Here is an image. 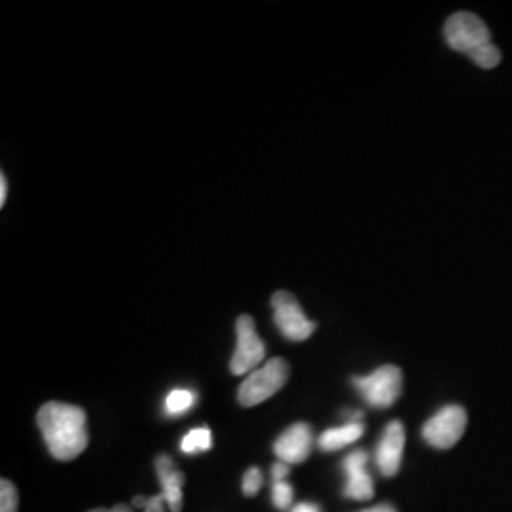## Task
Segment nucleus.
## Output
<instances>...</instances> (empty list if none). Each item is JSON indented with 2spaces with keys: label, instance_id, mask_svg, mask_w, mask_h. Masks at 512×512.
<instances>
[{
  "label": "nucleus",
  "instance_id": "7",
  "mask_svg": "<svg viewBox=\"0 0 512 512\" xmlns=\"http://www.w3.org/2000/svg\"><path fill=\"white\" fill-rule=\"evenodd\" d=\"M238 332V348L232 357L230 370L232 374H251L266 359V348L258 336L255 319L251 315H241L236 325Z\"/></svg>",
  "mask_w": 512,
  "mask_h": 512
},
{
  "label": "nucleus",
  "instance_id": "4",
  "mask_svg": "<svg viewBox=\"0 0 512 512\" xmlns=\"http://www.w3.org/2000/svg\"><path fill=\"white\" fill-rule=\"evenodd\" d=\"M444 38L450 48L467 55L492 42L486 23L473 12H458L446 19Z\"/></svg>",
  "mask_w": 512,
  "mask_h": 512
},
{
  "label": "nucleus",
  "instance_id": "12",
  "mask_svg": "<svg viewBox=\"0 0 512 512\" xmlns=\"http://www.w3.org/2000/svg\"><path fill=\"white\" fill-rule=\"evenodd\" d=\"M365 433V425L361 421H349L342 427H334L327 429L321 437H319V448L323 452H336L342 450L349 444L357 442Z\"/></svg>",
  "mask_w": 512,
  "mask_h": 512
},
{
  "label": "nucleus",
  "instance_id": "22",
  "mask_svg": "<svg viewBox=\"0 0 512 512\" xmlns=\"http://www.w3.org/2000/svg\"><path fill=\"white\" fill-rule=\"evenodd\" d=\"M6 196H8V183H6V177L2 175L0 177V205L6 203Z\"/></svg>",
  "mask_w": 512,
  "mask_h": 512
},
{
  "label": "nucleus",
  "instance_id": "25",
  "mask_svg": "<svg viewBox=\"0 0 512 512\" xmlns=\"http://www.w3.org/2000/svg\"><path fill=\"white\" fill-rule=\"evenodd\" d=\"M145 505H147V499H145L143 495H137V497L133 499V507H135V509H145Z\"/></svg>",
  "mask_w": 512,
  "mask_h": 512
},
{
  "label": "nucleus",
  "instance_id": "6",
  "mask_svg": "<svg viewBox=\"0 0 512 512\" xmlns=\"http://www.w3.org/2000/svg\"><path fill=\"white\" fill-rule=\"evenodd\" d=\"M275 327L291 342H304L315 332V323L310 321L300 308L298 300L287 291H277L272 296Z\"/></svg>",
  "mask_w": 512,
  "mask_h": 512
},
{
  "label": "nucleus",
  "instance_id": "18",
  "mask_svg": "<svg viewBox=\"0 0 512 512\" xmlns=\"http://www.w3.org/2000/svg\"><path fill=\"white\" fill-rule=\"evenodd\" d=\"M262 484H264V476L260 473V469L258 467H251L243 476V494L247 495V497H253V495L260 492Z\"/></svg>",
  "mask_w": 512,
  "mask_h": 512
},
{
  "label": "nucleus",
  "instance_id": "3",
  "mask_svg": "<svg viewBox=\"0 0 512 512\" xmlns=\"http://www.w3.org/2000/svg\"><path fill=\"white\" fill-rule=\"evenodd\" d=\"M355 389L374 408H389L403 393V372L399 366L385 365L363 378H353Z\"/></svg>",
  "mask_w": 512,
  "mask_h": 512
},
{
  "label": "nucleus",
  "instance_id": "5",
  "mask_svg": "<svg viewBox=\"0 0 512 512\" xmlns=\"http://www.w3.org/2000/svg\"><path fill=\"white\" fill-rule=\"evenodd\" d=\"M467 427V412L459 404H448L423 425V439L439 450H448L458 442Z\"/></svg>",
  "mask_w": 512,
  "mask_h": 512
},
{
  "label": "nucleus",
  "instance_id": "15",
  "mask_svg": "<svg viewBox=\"0 0 512 512\" xmlns=\"http://www.w3.org/2000/svg\"><path fill=\"white\" fill-rule=\"evenodd\" d=\"M469 57L475 61L480 69H494L501 63V50L490 42V44L478 48L475 52H471Z\"/></svg>",
  "mask_w": 512,
  "mask_h": 512
},
{
  "label": "nucleus",
  "instance_id": "16",
  "mask_svg": "<svg viewBox=\"0 0 512 512\" xmlns=\"http://www.w3.org/2000/svg\"><path fill=\"white\" fill-rule=\"evenodd\" d=\"M293 497V486L287 480H274L272 499H274L275 509H279V511L289 509L293 505Z\"/></svg>",
  "mask_w": 512,
  "mask_h": 512
},
{
  "label": "nucleus",
  "instance_id": "11",
  "mask_svg": "<svg viewBox=\"0 0 512 512\" xmlns=\"http://www.w3.org/2000/svg\"><path fill=\"white\" fill-rule=\"evenodd\" d=\"M156 471L160 478L162 494L169 505V511L181 512L183 509L184 475L167 456L156 459Z\"/></svg>",
  "mask_w": 512,
  "mask_h": 512
},
{
  "label": "nucleus",
  "instance_id": "14",
  "mask_svg": "<svg viewBox=\"0 0 512 512\" xmlns=\"http://www.w3.org/2000/svg\"><path fill=\"white\" fill-rule=\"evenodd\" d=\"M211 446H213V437H211V431L207 427L192 429L181 440V450H183L184 454L207 452V450H211Z\"/></svg>",
  "mask_w": 512,
  "mask_h": 512
},
{
  "label": "nucleus",
  "instance_id": "17",
  "mask_svg": "<svg viewBox=\"0 0 512 512\" xmlns=\"http://www.w3.org/2000/svg\"><path fill=\"white\" fill-rule=\"evenodd\" d=\"M16 511H18V490L10 480L2 478V482H0V512Z\"/></svg>",
  "mask_w": 512,
  "mask_h": 512
},
{
  "label": "nucleus",
  "instance_id": "10",
  "mask_svg": "<svg viewBox=\"0 0 512 512\" xmlns=\"http://www.w3.org/2000/svg\"><path fill=\"white\" fill-rule=\"evenodd\" d=\"M366 463H368V454L365 450H357L351 452L348 458L344 459L342 467L348 476L344 495L355 501H368L374 495V482L366 471Z\"/></svg>",
  "mask_w": 512,
  "mask_h": 512
},
{
  "label": "nucleus",
  "instance_id": "1",
  "mask_svg": "<svg viewBox=\"0 0 512 512\" xmlns=\"http://www.w3.org/2000/svg\"><path fill=\"white\" fill-rule=\"evenodd\" d=\"M37 421L55 459L71 461L88 448L86 412L82 408L67 403H46L38 410Z\"/></svg>",
  "mask_w": 512,
  "mask_h": 512
},
{
  "label": "nucleus",
  "instance_id": "19",
  "mask_svg": "<svg viewBox=\"0 0 512 512\" xmlns=\"http://www.w3.org/2000/svg\"><path fill=\"white\" fill-rule=\"evenodd\" d=\"M164 505H167L164 494L154 495V497H148L147 505H145V512H165Z\"/></svg>",
  "mask_w": 512,
  "mask_h": 512
},
{
  "label": "nucleus",
  "instance_id": "24",
  "mask_svg": "<svg viewBox=\"0 0 512 512\" xmlns=\"http://www.w3.org/2000/svg\"><path fill=\"white\" fill-rule=\"evenodd\" d=\"M361 512H397L395 511V507H391V505H378V507H372V509H365V511Z\"/></svg>",
  "mask_w": 512,
  "mask_h": 512
},
{
  "label": "nucleus",
  "instance_id": "8",
  "mask_svg": "<svg viewBox=\"0 0 512 512\" xmlns=\"http://www.w3.org/2000/svg\"><path fill=\"white\" fill-rule=\"evenodd\" d=\"M311 446H313V431L310 425L294 423L277 437L274 452L281 463L298 465L310 458Z\"/></svg>",
  "mask_w": 512,
  "mask_h": 512
},
{
  "label": "nucleus",
  "instance_id": "13",
  "mask_svg": "<svg viewBox=\"0 0 512 512\" xmlns=\"http://www.w3.org/2000/svg\"><path fill=\"white\" fill-rule=\"evenodd\" d=\"M196 404V393L192 389H173L165 399L167 416H183Z\"/></svg>",
  "mask_w": 512,
  "mask_h": 512
},
{
  "label": "nucleus",
  "instance_id": "20",
  "mask_svg": "<svg viewBox=\"0 0 512 512\" xmlns=\"http://www.w3.org/2000/svg\"><path fill=\"white\" fill-rule=\"evenodd\" d=\"M289 471H291V465H287V463H275L274 469H272V480H285L287 475H289Z\"/></svg>",
  "mask_w": 512,
  "mask_h": 512
},
{
  "label": "nucleus",
  "instance_id": "23",
  "mask_svg": "<svg viewBox=\"0 0 512 512\" xmlns=\"http://www.w3.org/2000/svg\"><path fill=\"white\" fill-rule=\"evenodd\" d=\"M90 512H133L128 505H116L114 509H93Z\"/></svg>",
  "mask_w": 512,
  "mask_h": 512
},
{
  "label": "nucleus",
  "instance_id": "9",
  "mask_svg": "<svg viewBox=\"0 0 512 512\" xmlns=\"http://www.w3.org/2000/svg\"><path fill=\"white\" fill-rule=\"evenodd\" d=\"M404 442H406V433L401 421H391L385 427L382 440L376 450V465L378 471L384 476H395L401 469L403 461Z\"/></svg>",
  "mask_w": 512,
  "mask_h": 512
},
{
  "label": "nucleus",
  "instance_id": "21",
  "mask_svg": "<svg viewBox=\"0 0 512 512\" xmlns=\"http://www.w3.org/2000/svg\"><path fill=\"white\" fill-rule=\"evenodd\" d=\"M291 512H321V509L313 503H298Z\"/></svg>",
  "mask_w": 512,
  "mask_h": 512
},
{
  "label": "nucleus",
  "instance_id": "2",
  "mask_svg": "<svg viewBox=\"0 0 512 512\" xmlns=\"http://www.w3.org/2000/svg\"><path fill=\"white\" fill-rule=\"evenodd\" d=\"M289 380V365L287 361L275 357L266 361V365L253 370L243 384L239 385L238 401L241 406H256L274 397L281 387Z\"/></svg>",
  "mask_w": 512,
  "mask_h": 512
}]
</instances>
